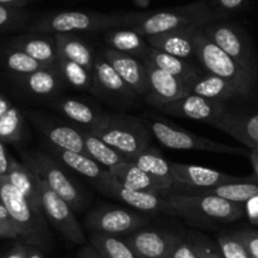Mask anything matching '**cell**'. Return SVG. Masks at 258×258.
<instances>
[{"label": "cell", "mask_w": 258, "mask_h": 258, "mask_svg": "<svg viewBox=\"0 0 258 258\" xmlns=\"http://www.w3.org/2000/svg\"><path fill=\"white\" fill-rule=\"evenodd\" d=\"M133 163H135L141 170L154 178L155 180L160 181L164 185L168 186L173 191V174H171L170 163L166 160L154 146H149L144 151H141L138 156L133 159Z\"/></svg>", "instance_id": "cell-33"}, {"label": "cell", "mask_w": 258, "mask_h": 258, "mask_svg": "<svg viewBox=\"0 0 258 258\" xmlns=\"http://www.w3.org/2000/svg\"><path fill=\"white\" fill-rule=\"evenodd\" d=\"M57 68L66 85L78 91H91L93 83V75L87 68L82 67L78 63L63 59L60 57Z\"/></svg>", "instance_id": "cell-37"}, {"label": "cell", "mask_w": 258, "mask_h": 258, "mask_svg": "<svg viewBox=\"0 0 258 258\" xmlns=\"http://www.w3.org/2000/svg\"><path fill=\"white\" fill-rule=\"evenodd\" d=\"M40 251H42V249L37 248V247L29 246V249H28V258H44Z\"/></svg>", "instance_id": "cell-52"}, {"label": "cell", "mask_w": 258, "mask_h": 258, "mask_svg": "<svg viewBox=\"0 0 258 258\" xmlns=\"http://www.w3.org/2000/svg\"><path fill=\"white\" fill-rule=\"evenodd\" d=\"M145 123L148 125L151 135L158 140V143L161 144L164 148L171 149V150H193L249 156L248 151L243 150L242 148L217 143V141L197 135L191 131L179 127V126L161 120V118H149L145 121Z\"/></svg>", "instance_id": "cell-7"}, {"label": "cell", "mask_w": 258, "mask_h": 258, "mask_svg": "<svg viewBox=\"0 0 258 258\" xmlns=\"http://www.w3.org/2000/svg\"><path fill=\"white\" fill-rule=\"evenodd\" d=\"M108 171L127 188L153 193L160 197H168L169 194H171V189L151 178L133 161H122L113 168L108 169Z\"/></svg>", "instance_id": "cell-25"}, {"label": "cell", "mask_w": 258, "mask_h": 258, "mask_svg": "<svg viewBox=\"0 0 258 258\" xmlns=\"http://www.w3.org/2000/svg\"><path fill=\"white\" fill-rule=\"evenodd\" d=\"M148 72L149 91L145 100L160 110L164 106L184 97L189 93V86L184 81L169 75L153 63L144 60Z\"/></svg>", "instance_id": "cell-17"}, {"label": "cell", "mask_w": 258, "mask_h": 258, "mask_svg": "<svg viewBox=\"0 0 258 258\" xmlns=\"http://www.w3.org/2000/svg\"><path fill=\"white\" fill-rule=\"evenodd\" d=\"M228 107V103L208 100L201 96L188 93L184 97L161 107L160 112L174 117H184L212 125Z\"/></svg>", "instance_id": "cell-18"}, {"label": "cell", "mask_w": 258, "mask_h": 258, "mask_svg": "<svg viewBox=\"0 0 258 258\" xmlns=\"http://www.w3.org/2000/svg\"><path fill=\"white\" fill-rule=\"evenodd\" d=\"M211 20H213L211 3L199 0L180 7L139 12L138 18L128 28L148 38L173 30L199 29Z\"/></svg>", "instance_id": "cell-2"}, {"label": "cell", "mask_w": 258, "mask_h": 258, "mask_svg": "<svg viewBox=\"0 0 258 258\" xmlns=\"http://www.w3.org/2000/svg\"><path fill=\"white\" fill-rule=\"evenodd\" d=\"M171 174H173V191L180 193L184 190H196V189H209L223 185L227 183H233L241 178L229 175L216 169L204 168L199 165L189 164L170 163Z\"/></svg>", "instance_id": "cell-15"}, {"label": "cell", "mask_w": 258, "mask_h": 258, "mask_svg": "<svg viewBox=\"0 0 258 258\" xmlns=\"http://www.w3.org/2000/svg\"><path fill=\"white\" fill-rule=\"evenodd\" d=\"M134 5L139 9H148L151 4V0H133Z\"/></svg>", "instance_id": "cell-53"}, {"label": "cell", "mask_w": 258, "mask_h": 258, "mask_svg": "<svg viewBox=\"0 0 258 258\" xmlns=\"http://www.w3.org/2000/svg\"><path fill=\"white\" fill-rule=\"evenodd\" d=\"M83 143H85L86 155L90 156L93 161L102 166L103 169H111L122 161H128L123 158L118 151L111 148L107 143L101 140L98 136L92 134L91 131L82 128Z\"/></svg>", "instance_id": "cell-34"}, {"label": "cell", "mask_w": 258, "mask_h": 258, "mask_svg": "<svg viewBox=\"0 0 258 258\" xmlns=\"http://www.w3.org/2000/svg\"><path fill=\"white\" fill-rule=\"evenodd\" d=\"M24 164L29 166L55 194L64 199L75 212H81L87 204L81 186L63 170L59 161L44 151L25 154Z\"/></svg>", "instance_id": "cell-9"}, {"label": "cell", "mask_w": 258, "mask_h": 258, "mask_svg": "<svg viewBox=\"0 0 258 258\" xmlns=\"http://www.w3.org/2000/svg\"><path fill=\"white\" fill-rule=\"evenodd\" d=\"M204 34L258 80V58L253 43L241 25L228 20H211L201 28Z\"/></svg>", "instance_id": "cell-8"}, {"label": "cell", "mask_w": 258, "mask_h": 258, "mask_svg": "<svg viewBox=\"0 0 258 258\" xmlns=\"http://www.w3.org/2000/svg\"><path fill=\"white\" fill-rule=\"evenodd\" d=\"M184 194H211L219 197L226 201L233 202L237 204H243L252 197L258 194V180L256 178H241L233 183H227L223 185L209 189H196V190L180 191Z\"/></svg>", "instance_id": "cell-31"}, {"label": "cell", "mask_w": 258, "mask_h": 258, "mask_svg": "<svg viewBox=\"0 0 258 258\" xmlns=\"http://www.w3.org/2000/svg\"><path fill=\"white\" fill-rule=\"evenodd\" d=\"M102 54L108 60L111 66L115 68L121 78L125 81L126 85L139 96L146 97L149 91L148 86V72L144 60L125 53L117 52L111 48L102 50Z\"/></svg>", "instance_id": "cell-21"}, {"label": "cell", "mask_w": 258, "mask_h": 258, "mask_svg": "<svg viewBox=\"0 0 258 258\" xmlns=\"http://www.w3.org/2000/svg\"><path fill=\"white\" fill-rule=\"evenodd\" d=\"M39 180L40 207L45 219L67 239L75 244H83L86 242L85 231L75 216V211L70 204L55 194L42 179Z\"/></svg>", "instance_id": "cell-11"}, {"label": "cell", "mask_w": 258, "mask_h": 258, "mask_svg": "<svg viewBox=\"0 0 258 258\" xmlns=\"http://www.w3.org/2000/svg\"><path fill=\"white\" fill-rule=\"evenodd\" d=\"M196 60L204 72L228 81L243 97L251 95L256 87L257 78L229 57L216 43L212 42L199 28L194 34Z\"/></svg>", "instance_id": "cell-5"}, {"label": "cell", "mask_w": 258, "mask_h": 258, "mask_svg": "<svg viewBox=\"0 0 258 258\" xmlns=\"http://www.w3.org/2000/svg\"><path fill=\"white\" fill-rule=\"evenodd\" d=\"M244 214L253 226L258 227V194L244 203Z\"/></svg>", "instance_id": "cell-46"}, {"label": "cell", "mask_w": 258, "mask_h": 258, "mask_svg": "<svg viewBox=\"0 0 258 258\" xmlns=\"http://www.w3.org/2000/svg\"><path fill=\"white\" fill-rule=\"evenodd\" d=\"M12 160L13 158H10V155L8 154L5 144L0 141V178L8 175Z\"/></svg>", "instance_id": "cell-47"}, {"label": "cell", "mask_w": 258, "mask_h": 258, "mask_svg": "<svg viewBox=\"0 0 258 258\" xmlns=\"http://www.w3.org/2000/svg\"><path fill=\"white\" fill-rule=\"evenodd\" d=\"M48 151L52 154L53 158L57 159L60 164L67 166L71 170L76 171L80 175L85 176V178L90 179L91 181H96L102 176L106 169L98 165L96 161H93L90 156L86 154L75 153V151L64 150V149L55 148V146L48 145Z\"/></svg>", "instance_id": "cell-32"}, {"label": "cell", "mask_w": 258, "mask_h": 258, "mask_svg": "<svg viewBox=\"0 0 258 258\" xmlns=\"http://www.w3.org/2000/svg\"><path fill=\"white\" fill-rule=\"evenodd\" d=\"M30 14L24 8H10L0 5V34L25 30L30 24Z\"/></svg>", "instance_id": "cell-39"}, {"label": "cell", "mask_w": 258, "mask_h": 258, "mask_svg": "<svg viewBox=\"0 0 258 258\" xmlns=\"http://www.w3.org/2000/svg\"><path fill=\"white\" fill-rule=\"evenodd\" d=\"M92 75L93 83L91 91L113 105H131L139 97L108 63L102 52L96 54Z\"/></svg>", "instance_id": "cell-13"}, {"label": "cell", "mask_w": 258, "mask_h": 258, "mask_svg": "<svg viewBox=\"0 0 258 258\" xmlns=\"http://www.w3.org/2000/svg\"><path fill=\"white\" fill-rule=\"evenodd\" d=\"M188 239L196 248L199 258H224L218 244L212 241L206 234L197 232V233L189 234Z\"/></svg>", "instance_id": "cell-42"}, {"label": "cell", "mask_w": 258, "mask_h": 258, "mask_svg": "<svg viewBox=\"0 0 258 258\" xmlns=\"http://www.w3.org/2000/svg\"><path fill=\"white\" fill-rule=\"evenodd\" d=\"M105 42L107 48L133 55L141 60L145 59L151 48L145 37L130 28H115L107 30L105 33Z\"/></svg>", "instance_id": "cell-28"}, {"label": "cell", "mask_w": 258, "mask_h": 258, "mask_svg": "<svg viewBox=\"0 0 258 258\" xmlns=\"http://www.w3.org/2000/svg\"><path fill=\"white\" fill-rule=\"evenodd\" d=\"M197 29H179L161 33L146 38L149 45L154 49L168 53L174 57L188 60H196L194 34ZM197 62V60H196Z\"/></svg>", "instance_id": "cell-24"}, {"label": "cell", "mask_w": 258, "mask_h": 258, "mask_svg": "<svg viewBox=\"0 0 258 258\" xmlns=\"http://www.w3.org/2000/svg\"><path fill=\"white\" fill-rule=\"evenodd\" d=\"M211 126L234 138L249 148V150L258 149V111L227 107L223 115L219 116Z\"/></svg>", "instance_id": "cell-19"}, {"label": "cell", "mask_w": 258, "mask_h": 258, "mask_svg": "<svg viewBox=\"0 0 258 258\" xmlns=\"http://www.w3.org/2000/svg\"><path fill=\"white\" fill-rule=\"evenodd\" d=\"M59 57L81 64L92 72L95 66L96 54L92 47L86 40L72 33H60L54 34Z\"/></svg>", "instance_id": "cell-29"}, {"label": "cell", "mask_w": 258, "mask_h": 258, "mask_svg": "<svg viewBox=\"0 0 258 258\" xmlns=\"http://www.w3.org/2000/svg\"><path fill=\"white\" fill-rule=\"evenodd\" d=\"M249 0H212L211 8L213 20H227L232 15L242 12Z\"/></svg>", "instance_id": "cell-41"}, {"label": "cell", "mask_w": 258, "mask_h": 258, "mask_svg": "<svg viewBox=\"0 0 258 258\" xmlns=\"http://www.w3.org/2000/svg\"><path fill=\"white\" fill-rule=\"evenodd\" d=\"M5 178H7V180L23 197H25L28 199V202L37 211L42 212V207H40L39 180H38L37 174L29 166L25 165L24 163H19V161L13 159L12 164H10L9 173H8V175Z\"/></svg>", "instance_id": "cell-30"}, {"label": "cell", "mask_w": 258, "mask_h": 258, "mask_svg": "<svg viewBox=\"0 0 258 258\" xmlns=\"http://www.w3.org/2000/svg\"><path fill=\"white\" fill-rule=\"evenodd\" d=\"M166 214L189 222L233 223L244 216V206L211 194L171 193L165 197Z\"/></svg>", "instance_id": "cell-3"}, {"label": "cell", "mask_w": 258, "mask_h": 258, "mask_svg": "<svg viewBox=\"0 0 258 258\" xmlns=\"http://www.w3.org/2000/svg\"><path fill=\"white\" fill-rule=\"evenodd\" d=\"M217 244L224 258H252L234 232L218 236Z\"/></svg>", "instance_id": "cell-40"}, {"label": "cell", "mask_w": 258, "mask_h": 258, "mask_svg": "<svg viewBox=\"0 0 258 258\" xmlns=\"http://www.w3.org/2000/svg\"><path fill=\"white\" fill-rule=\"evenodd\" d=\"M12 77L23 92L37 98L53 100L66 86L57 67H43L29 75Z\"/></svg>", "instance_id": "cell-22"}, {"label": "cell", "mask_w": 258, "mask_h": 258, "mask_svg": "<svg viewBox=\"0 0 258 258\" xmlns=\"http://www.w3.org/2000/svg\"><path fill=\"white\" fill-rule=\"evenodd\" d=\"M12 106L13 105L9 102V100H8L3 93H0V117H2L4 113H7Z\"/></svg>", "instance_id": "cell-51"}, {"label": "cell", "mask_w": 258, "mask_h": 258, "mask_svg": "<svg viewBox=\"0 0 258 258\" xmlns=\"http://www.w3.org/2000/svg\"><path fill=\"white\" fill-rule=\"evenodd\" d=\"M150 217L133 208L98 206L87 213L85 227L91 233L121 236L130 234L149 223Z\"/></svg>", "instance_id": "cell-10"}, {"label": "cell", "mask_w": 258, "mask_h": 258, "mask_svg": "<svg viewBox=\"0 0 258 258\" xmlns=\"http://www.w3.org/2000/svg\"><path fill=\"white\" fill-rule=\"evenodd\" d=\"M28 249H29L28 244L19 242L14 244V247L8 252L4 258H28Z\"/></svg>", "instance_id": "cell-48"}, {"label": "cell", "mask_w": 258, "mask_h": 258, "mask_svg": "<svg viewBox=\"0 0 258 258\" xmlns=\"http://www.w3.org/2000/svg\"><path fill=\"white\" fill-rule=\"evenodd\" d=\"M24 131V116L22 111L12 106L0 117V141L4 144L19 143Z\"/></svg>", "instance_id": "cell-38"}, {"label": "cell", "mask_w": 258, "mask_h": 258, "mask_svg": "<svg viewBox=\"0 0 258 258\" xmlns=\"http://www.w3.org/2000/svg\"><path fill=\"white\" fill-rule=\"evenodd\" d=\"M138 15L139 12L107 14L92 10H62L40 15L30 22L25 32L47 34L107 32L115 28H128Z\"/></svg>", "instance_id": "cell-1"}, {"label": "cell", "mask_w": 258, "mask_h": 258, "mask_svg": "<svg viewBox=\"0 0 258 258\" xmlns=\"http://www.w3.org/2000/svg\"><path fill=\"white\" fill-rule=\"evenodd\" d=\"M34 0H0L2 7H10V8H24L29 3Z\"/></svg>", "instance_id": "cell-49"}, {"label": "cell", "mask_w": 258, "mask_h": 258, "mask_svg": "<svg viewBox=\"0 0 258 258\" xmlns=\"http://www.w3.org/2000/svg\"><path fill=\"white\" fill-rule=\"evenodd\" d=\"M93 185L106 197L122 202L128 208L141 213H166L165 197L127 188L121 184L107 169L98 180L93 181Z\"/></svg>", "instance_id": "cell-12"}, {"label": "cell", "mask_w": 258, "mask_h": 258, "mask_svg": "<svg viewBox=\"0 0 258 258\" xmlns=\"http://www.w3.org/2000/svg\"><path fill=\"white\" fill-rule=\"evenodd\" d=\"M143 60L153 63L154 66L165 71L169 75L184 81L188 86L204 73L203 68L194 60L174 57V55L160 52V50L154 49V48H150L148 55Z\"/></svg>", "instance_id": "cell-26"}, {"label": "cell", "mask_w": 258, "mask_h": 258, "mask_svg": "<svg viewBox=\"0 0 258 258\" xmlns=\"http://www.w3.org/2000/svg\"><path fill=\"white\" fill-rule=\"evenodd\" d=\"M17 238H19L17 227H15L14 221L8 212L7 207L0 198V239Z\"/></svg>", "instance_id": "cell-43"}, {"label": "cell", "mask_w": 258, "mask_h": 258, "mask_svg": "<svg viewBox=\"0 0 258 258\" xmlns=\"http://www.w3.org/2000/svg\"><path fill=\"white\" fill-rule=\"evenodd\" d=\"M0 62L12 76H24L43 68V66L23 50L7 45L0 52Z\"/></svg>", "instance_id": "cell-35"}, {"label": "cell", "mask_w": 258, "mask_h": 258, "mask_svg": "<svg viewBox=\"0 0 258 258\" xmlns=\"http://www.w3.org/2000/svg\"><path fill=\"white\" fill-rule=\"evenodd\" d=\"M183 239L178 232L143 227L127 234L125 241L138 258H170L176 244Z\"/></svg>", "instance_id": "cell-14"}, {"label": "cell", "mask_w": 258, "mask_h": 258, "mask_svg": "<svg viewBox=\"0 0 258 258\" xmlns=\"http://www.w3.org/2000/svg\"><path fill=\"white\" fill-rule=\"evenodd\" d=\"M8 45L23 50L43 67H57L59 62L54 34L25 32L24 34L12 38Z\"/></svg>", "instance_id": "cell-23"}, {"label": "cell", "mask_w": 258, "mask_h": 258, "mask_svg": "<svg viewBox=\"0 0 258 258\" xmlns=\"http://www.w3.org/2000/svg\"><path fill=\"white\" fill-rule=\"evenodd\" d=\"M0 198L12 216L23 243L39 249H49L52 236L44 214L37 211L5 176L0 178Z\"/></svg>", "instance_id": "cell-4"}, {"label": "cell", "mask_w": 258, "mask_h": 258, "mask_svg": "<svg viewBox=\"0 0 258 258\" xmlns=\"http://www.w3.org/2000/svg\"><path fill=\"white\" fill-rule=\"evenodd\" d=\"M29 117L37 130L44 136L48 145L75 151V153L86 154L83 133L80 126L62 122L37 112H32Z\"/></svg>", "instance_id": "cell-16"}, {"label": "cell", "mask_w": 258, "mask_h": 258, "mask_svg": "<svg viewBox=\"0 0 258 258\" xmlns=\"http://www.w3.org/2000/svg\"><path fill=\"white\" fill-rule=\"evenodd\" d=\"M90 244L102 258H138L126 241L117 236L91 233Z\"/></svg>", "instance_id": "cell-36"}, {"label": "cell", "mask_w": 258, "mask_h": 258, "mask_svg": "<svg viewBox=\"0 0 258 258\" xmlns=\"http://www.w3.org/2000/svg\"><path fill=\"white\" fill-rule=\"evenodd\" d=\"M234 233L244 244L249 256L252 258H258V232L251 231V229H239Z\"/></svg>", "instance_id": "cell-44"}, {"label": "cell", "mask_w": 258, "mask_h": 258, "mask_svg": "<svg viewBox=\"0 0 258 258\" xmlns=\"http://www.w3.org/2000/svg\"><path fill=\"white\" fill-rule=\"evenodd\" d=\"M49 106L68 121L90 131L100 127L108 116L92 103L75 97H55L50 101Z\"/></svg>", "instance_id": "cell-20"}, {"label": "cell", "mask_w": 258, "mask_h": 258, "mask_svg": "<svg viewBox=\"0 0 258 258\" xmlns=\"http://www.w3.org/2000/svg\"><path fill=\"white\" fill-rule=\"evenodd\" d=\"M91 133L107 143L128 161L151 146L153 136L144 121L133 116L110 113L105 122L100 127L91 130Z\"/></svg>", "instance_id": "cell-6"}, {"label": "cell", "mask_w": 258, "mask_h": 258, "mask_svg": "<svg viewBox=\"0 0 258 258\" xmlns=\"http://www.w3.org/2000/svg\"><path fill=\"white\" fill-rule=\"evenodd\" d=\"M170 258H199L197 254L196 248L191 244V242L188 238H184L183 241L179 242L176 247L174 248Z\"/></svg>", "instance_id": "cell-45"}, {"label": "cell", "mask_w": 258, "mask_h": 258, "mask_svg": "<svg viewBox=\"0 0 258 258\" xmlns=\"http://www.w3.org/2000/svg\"><path fill=\"white\" fill-rule=\"evenodd\" d=\"M249 160H251L252 168H253L254 178L258 180V149L249 151Z\"/></svg>", "instance_id": "cell-50"}, {"label": "cell", "mask_w": 258, "mask_h": 258, "mask_svg": "<svg viewBox=\"0 0 258 258\" xmlns=\"http://www.w3.org/2000/svg\"><path fill=\"white\" fill-rule=\"evenodd\" d=\"M189 93L223 103H228L234 98L243 97L228 81L207 72L189 85Z\"/></svg>", "instance_id": "cell-27"}]
</instances>
